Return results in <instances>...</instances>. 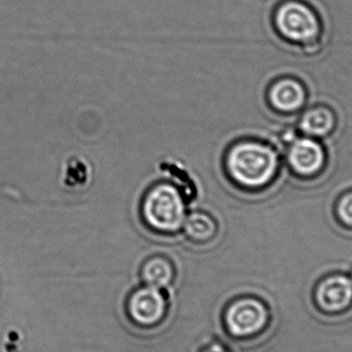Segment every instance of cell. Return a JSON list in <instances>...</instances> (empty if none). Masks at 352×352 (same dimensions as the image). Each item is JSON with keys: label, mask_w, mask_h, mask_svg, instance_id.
I'll use <instances>...</instances> for the list:
<instances>
[{"label": "cell", "mask_w": 352, "mask_h": 352, "mask_svg": "<svg viewBox=\"0 0 352 352\" xmlns=\"http://www.w3.org/2000/svg\"><path fill=\"white\" fill-rule=\"evenodd\" d=\"M182 230L190 241L204 244L217 237L219 226L212 215L196 210L186 214Z\"/></svg>", "instance_id": "cell-8"}, {"label": "cell", "mask_w": 352, "mask_h": 352, "mask_svg": "<svg viewBox=\"0 0 352 352\" xmlns=\"http://www.w3.org/2000/svg\"><path fill=\"white\" fill-rule=\"evenodd\" d=\"M305 93L301 85L294 80H283L273 86L270 91V100L275 109L289 111L301 107Z\"/></svg>", "instance_id": "cell-9"}, {"label": "cell", "mask_w": 352, "mask_h": 352, "mask_svg": "<svg viewBox=\"0 0 352 352\" xmlns=\"http://www.w3.org/2000/svg\"><path fill=\"white\" fill-rule=\"evenodd\" d=\"M175 276L173 264L163 256L148 258L142 268V277L148 285L157 289L168 287Z\"/></svg>", "instance_id": "cell-10"}, {"label": "cell", "mask_w": 352, "mask_h": 352, "mask_svg": "<svg viewBox=\"0 0 352 352\" xmlns=\"http://www.w3.org/2000/svg\"><path fill=\"white\" fill-rule=\"evenodd\" d=\"M204 352H228L225 349L221 346V345H212V346L207 349Z\"/></svg>", "instance_id": "cell-13"}, {"label": "cell", "mask_w": 352, "mask_h": 352, "mask_svg": "<svg viewBox=\"0 0 352 352\" xmlns=\"http://www.w3.org/2000/svg\"><path fill=\"white\" fill-rule=\"evenodd\" d=\"M352 281L344 276H334L318 287V302L327 311H339L351 304Z\"/></svg>", "instance_id": "cell-7"}, {"label": "cell", "mask_w": 352, "mask_h": 352, "mask_svg": "<svg viewBox=\"0 0 352 352\" xmlns=\"http://www.w3.org/2000/svg\"><path fill=\"white\" fill-rule=\"evenodd\" d=\"M277 24L283 35L294 41H307L318 31V22L311 10L295 2L280 8Z\"/></svg>", "instance_id": "cell-4"}, {"label": "cell", "mask_w": 352, "mask_h": 352, "mask_svg": "<svg viewBox=\"0 0 352 352\" xmlns=\"http://www.w3.org/2000/svg\"><path fill=\"white\" fill-rule=\"evenodd\" d=\"M278 166L273 148L256 140H240L226 153L225 168L236 186L256 190L272 180Z\"/></svg>", "instance_id": "cell-1"}, {"label": "cell", "mask_w": 352, "mask_h": 352, "mask_svg": "<svg viewBox=\"0 0 352 352\" xmlns=\"http://www.w3.org/2000/svg\"><path fill=\"white\" fill-rule=\"evenodd\" d=\"M289 160L293 168L301 175H314L324 163L322 146L308 138L296 140L292 144Z\"/></svg>", "instance_id": "cell-6"}, {"label": "cell", "mask_w": 352, "mask_h": 352, "mask_svg": "<svg viewBox=\"0 0 352 352\" xmlns=\"http://www.w3.org/2000/svg\"><path fill=\"white\" fill-rule=\"evenodd\" d=\"M130 314L138 324L152 326L160 322L166 310V302L157 287H142L130 300Z\"/></svg>", "instance_id": "cell-5"}, {"label": "cell", "mask_w": 352, "mask_h": 352, "mask_svg": "<svg viewBox=\"0 0 352 352\" xmlns=\"http://www.w3.org/2000/svg\"><path fill=\"white\" fill-rule=\"evenodd\" d=\"M142 214L153 231L175 234L182 230L188 212L186 201L177 186L170 182H159L144 195Z\"/></svg>", "instance_id": "cell-2"}, {"label": "cell", "mask_w": 352, "mask_h": 352, "mask_svg": "<svg viewBox=\"0 0 352 352\" xmlns=\"http://www.w3.org/2000/svg\"><path fill=\"white\" fill-rule=\"evenodd\" d=\"M339 214L344 223L352 225V192L345 196L339 204Z\"/></svg>", "instance_id": "cell-12"}, {"label": "cell", "mask_w": 352, "mask_h": 352, "mask_svg": "<svg viewBox=\"0 0 352 352\" xmlns=\"http://www.w3.org/2000/svg\"><path fill=\"white\" fill-rule=\"evenodd\" d=\"M334 119L326 109H316L308 111L301 121V128L310 135L322 136L332 129Z\"/></svg>", "instance_id": "cell-11"}, {"label": "cell", "mask_w": 352, "mask_h": 352, "mask_svg": "<svg viewBox=\"0 0 352 352\" xmlns=\"http://www.w3.org/2000/svg\"><path fill=\"white\" fill-rule=\"evenodd\" d=\"M268 320L266 308L258 300L246 298L228 309L226 322L235 337H248L260 332Z\"/></svg>", "instance_id": "cell-3"}]
</instances>
